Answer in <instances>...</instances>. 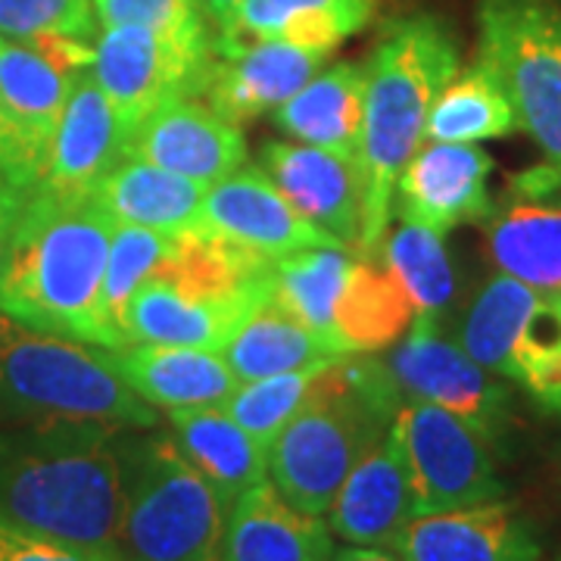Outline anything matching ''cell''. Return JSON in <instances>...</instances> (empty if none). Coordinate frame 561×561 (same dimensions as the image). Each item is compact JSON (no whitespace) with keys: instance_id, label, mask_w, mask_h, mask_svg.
<instances>
[{"instance_id":"obj_7","label":"cell","mask_w":561,"mask_h":561,"mask_svg":"<svg viewBox=\"0 0 561 561\" xmlns=\"http://www.w3.org/2000/svg\"><path fill=\"white\" fill-rule=\"evenodd\" d=\"M478 60L500 81L527 138L561 169V7L556 0H481Z\"/></svg>"},{"instance_id":"obj_24","label":"cell","mask_w":561,"mask_h":561,"mask_svg":"<svg viewBox=\"0 0 561 561\" xmlns=\"http://www.w3.org/2000/svg\"><path fill=\"white\" fill-rule=\"evenodd\" d=\"M169 424L172 440L184 453V459L216 486L228 508L247 490L268 481V446H262L221 405L169 412Z\"/></svg>"},{"instance_id":"obj_41","label":"cell","mask_w":561,"mask_h":561,"mask_svg":"<svg viewBox=\"0 0 561 561\" xmlns=\"http://www.w3.org/2000/svg\"><path fill=\"white\" fill-rule=\"evenodd\" d=\"M512 191H515V197H524V201H559L561 169L552 162L534 165L512 179Z\"/></svg>"},{"instance_id":"obj_27","label":"cell","mask_w":561,"mask_h":561,"mask_svg":"<svg viewBox=\"0 0 561 561\" xmlns=\"http://www.w3.org/2000/svg\"><path fill=\"white\" fill-rule=\"evenodd\" d=\"M483 221L490 260L502 275L561 294V201L518 197Z\"/></svg>"},{"instance_id":"obj_15","label":"cell","mask_w":561,"mask_h":561,"mask_svg":"<svg viewBox=\"0 0 561 561\" xmlns=\"http://www.w3.org/2000/svg\"><path fill=\"white\" fill-rule=\"evenodd\" d=\"M490 172L493 157L474 144L424 140L397 179V216L440 234L468 221H483L493 213L486 191Z\"/></svg>"},{"instance_id":"obj_12","label":"cell","mask_w":561,"mask_h":561,"mask_svg":"<svg viewBox=\"0 0 561 561\" xmlns=\"http://www.w3.org/2000/svg\"><path fill=\"white\" fill-rule=\"evenodd\" d=\"M328 57L331 54L324 50L297 47L290 41L216 32L201 101L234 125L260 119L316 79Z\"/></svg>"},{"instance_id":"obj_39","label":"cell","mask_w":561,"mask_h":561,"mask_svg":"<svg viewBox=\"0 0 561 561\" xmlns=\"http://www.w3.org/2000/svg\"><path fill=\"white\" fill-rule=\"evenodd\" d=\"M0 561H106L79 546L44 537L0 518Z\"/></svg>"},{"instance_id":"obj_26","label":"cell","mask_w":561,"mask_h":561,"mask_svg":"<svg viewBox=\"0 0 561 561\" xmlns=\"http://www.w3.org/2000/svg\"><path fill=\"white\" fill-rule=\"evenodd\" d=\"M378 0H241L219 35L280 38L334 54L343 41L365 28Z\"/></svg>"},{"instance_id":"obj_38","label":"cell","mask_w":561,"mask_h":561,"mask_svg":"<svg viewBox=\"0 0 561 561\" xmlns=\"http://www.w3.org/2000/svg\"><path fill=\"white\" fill-rule=\"evenodd\" d=\"M47 172V153L22 131L0 98V175L20 191H35Z\"/></svg>"},{"instance_id":"obj_20","label":"cell","mask_w":561,"mask_h":561,"mask_svg":"<svg viewBox=\"0 0 561 561\" xmlns=\"http://www.w3.org/2000/svg\"><path fill=\"white\" fill-rule=\"evenodd\" d=\"M268 297H201L150 275L125 312L131 343L221 350Z\"/></svg>"},{"instance_id":"obj_14","label":"cell","mask_w":561,"mask_h":561,"mask_svg":"<svg viewBox=\"0 0 561 561\" xmlns=\"http://www.w3.org/2000/svg\"><path fill=\"white\" fill-rule=\"evenodd\" d=\"M128 157V131L91 66L76 76L50 140L47 172L35 191L62 203L91 201L94 187Z\"/></svg>"},{"instance_id":"obj_16","label":"cell","mask_w":561,"mask_h":561,"mask_svg":"<svg viewBox=\"0 0 561 561\" xmlns=\"http://www.w3.org/2000/svg\"><path fill=\"white\" fill-rule=\"evenodd\" d=\"M262 165L302 219L359 256L365 225L359 162L297 140H272L262 147Z\"/></svg>"},{"instance_id":"obj_6","label":"cell","mask_w":561,"mask_h":561,"mask_svg":"<svg viewBox=\"0 0 561 561\" xmlns=\"http://www.w3.org/2000/svg\"><path fill=\"white\" fill-rule=\"evenodd\" d=\"M119 561H219L228 505L172 437L122 431Z\"/></svg>"},{"instance_id":"obj_29","label":"cell","mask_w":561,"mask_h":561,"mask_svg":"<svg viewBox=\"0 0 561 561\" xmlns=\"http://www.w3.org/2000/svg\"><path fill=\"white\" fill-rule=\"evenodd\" d=\"M415 309L378 256H353L334 309V331L350 353H383L405 337Z\"/></svg>"},{"instance_id":"obj_43","label":"cell","mask_w":561,"mask_h":561,"mask_svg":"<svg viewBox=\"0 0 561 561\" xmlns=\"http://www.w3.org/2000/svg\"><path fill=\"white\" fill-rule=\"evenodd\" d=\"M238 7H241V0H201L203 16L209 20V25H216V32L228 25Z\"/></svg>"},{"instance_id":"obj_31","label":"cell","mask_w":561,"mask_h":561,"mask_svg":"<svg viewBox=\"0 0 561 561\" xmlns=\"http://www.w3.org/2000/svg\"><path fill=\"white\" fill-rule=\"evenodd\" d=\"M76 76L62 72L38 47L0 35V98L22 131L50 157V140Z\"/></svg>"},{"instance_id":"obj_28","label":"cell","mask_w":561,"mask_h":561,"mask_svg":"<svg viewBox=\"0 0 561 561\" xmlns=\"http://www.w3.org/2000/svg\"><path fill=\"white\" fill-rule=\"evenodd\" d=\"M219 353L241 383L343 356V350L324 341L312 328H306L275 297L262 300L260 309L243 321L238 334Z\"/></svg>"},{"instance_id":"obj_10","label":"cell","mask_w":561,"mask_h":561,"mask_svg":"<svg viewBox=\"0 0 561 561\" xmlns=\"http://www.w3.org/2000/svg\"><path fill=\"white\" fill-rule=\"evenodd\" d=\"M213 38L216 32L175 35L140 25H113L98 32L91 72L128 135L165 103L184 98L201 101L213 60Z\"/></svg>"},{"instance_id":"obj_35","label":"cell","mask_w":561,"mask_h":561,"mask_svg":"<svg viewBox=\"0 0 561 561\" xmlns=\"http://www.w3.org/2000/svg\"><path fill=\"white\" fill-rule=\"evenodd\" d=\"M175 247V238H165L160 231L138 228V225H116L113 241H110V260H106V275H103L101 290V319L113 350L128 346V331H125V312L128 302L135 300L147 278L169 260Z\"/></svg>"},{"instance_id":"obj_2","label":"cell","mask_w":561,"mask_h":561,"mask_svg":"<svg viewBox=\"0 0 561 561\" xmlns=\"http://www.w3.org/2000/svg\"><path fill=\"white\" fill-rule=\"evenodd\" d=\"M459 72V44L434 16L393 22L362 62L359 172L365 225L359 256H378L390 231L393 191L424 144L431 106Z\"/></svg>"},{"instance_id":"obj_21","label":"cell","mask_w":561,"mask_h":561,"mask_svg":"<svg viewBox=\"0 0 561 561\" xmlns=\"http://www.w3.org/2000/svg\"><path fill=\"white\" fill-rule=\"evenodd\" d=\"M113 359L140 400L162 412L219 409L241 387L219 350L128 343L113 350Z\"/></svg>"},{"instance_id":"obj_40","label":"cell","mask_w":561,"mask_h":561,"mask_svg":"<svg viewBox=\"0 0 561 561\" xmlns=\"http://www.w3.org/2000/svg\"><path fill=\"white\" fill-rule=\"evenodd\" d=\"M32 191H20L10 181H0V272L13 253V243L20 234L22 213H25V201Z\"/></svg>"},{"instance_id":"obj_13","label":"cell","mask_w":561,"mask_h":561,"mask_svg":"<svg viewBox=\"0 0 561 561\" xmlns=\"http://www.w3.org/2000/svg\"><path fill=\"white\" fill-rule=\"evenodd\" d=\"M203 231L272 262L309 247H343L302 219L262 165H241L206 187Z\"/></svg>"},{"instance_id":"obj_33","label":"cell","mask_w":561,"mask_h":561,"mask_svg":"<svg viewBox=\"0 0 561 561\" xmlns=\"http://www.w3.org/2000/svg\"><path fill=\"white\" fill-rule=\"evenodd\" d=\"M518 128L515 110L481 60L456 72L431 106L424 140L443 144H478V140L505 138Z\"/></svg>"},{"instance_id":"obj_34","label":"cell","mask_w":561,"mask_h":561,"mask_svg":"<svg viewBox=\"0 0 561 561\" xmlns=\"http://www.w3.org/2000/svg\"><path fill=\"white\" fill-rule=\"evenodd\" d=\"M378 260L400 280L415 319L437 321L449 309L456 297V272L446 253V234L415 221H400L397 231L383 234Z\"/></svg>"},{"instance_id":"obj_11","label":"cell","mask_w":561,"mask_h":561,"mask_svg":"<svg viewBox=\"0 0 561 561\" xmlns=\"http://www.w3.org/2000/svg\"><path fill=\"white\" fill-rule=\"evenodd\" d=\"M387 368L402 400L434 402L474 424L483 437L502 440L512 419L505 383L496 381V375L486 371L481 362L471 359L461 343L443 337L437 321H412L405 337L393 343Z\"/></svg>"},{"instance_id":"obj_23","label":"cell","mask_w":561,"mask_h":561,"mask_svg":"<svg viewBox=\"0 0 561 561\" xmlns=\"http://www.w3.org/2000/svg\"><path fill=\"white\" fill-rule=\"evenodd\" d=\"M206 184L175 175L153 162L125 157L94 187L91 203L116 225H138L165 238L203 231Z\"/></svg>"},{"instance_id":"obj_4","label":"cell","mask_w":561,"mask_h":561,"mask_svg":"<svg viewBox=\"0 0 561 561\" xmlns=\"http://www.w3.org/2000/svg\"><path fill=\"white\" fill-rule=\"evenodd\" d=\"M402 393L375 353L324 362L316 390L268 443V481L306 515L324 518L353 465L393 427Z\"/></svg>"},{"instance_id":"obj_3","label":"cell","mask_w":561,"mask_h":561,"mask_svg":"<svg viewBox=\"0 0 561 561\" xmlns=\"http://www.w3.org/2000/svg\"><path fill=\"white\" fill-rule=\"evenodd\" d=\"M113 228L91 201L62 203L32 191L0 272V312L44 334L113 350L101 319Z\"/></svg>"},{"instance_id":"obj_44","label":"cell","mask_w":561,"mask_h":561,"mask_svg":"<svg viewBox=\"0 0 561 561\" xmlns=\"http://www.w3.org/2000/svg\"><path fill=\"white\" fill-rule=\"evenodd\" d=\"M0 181H3V175H0Z\"/></svg>"},{"instance_id":"obj_18","label":"cell","mask_w":561,"mask_h":561,"mask_svg":"<svg viewBox=\"0 0 561 561\" xmlns=\"http://www.w3.org/2000/svg\"><path fill=\"white\" fill-rule=\"evenodd\" d=\"M128 157L209 187L247 162V138L241 125L221 119L197 98H184L153 110L131 128Z\"/></svg>"},{"instance_id":"obj_30","label":"cell","mask_w":561,"mask_h":561,"mask_svg":"<svg viewBox=\"0 0 561 561\" xmlns=\"http://www.w3.org/2000/svg\"><path fill=\"white\" fill-rule=\"evenodd\" d=\"M0 35L38 47L62 72L79 76L94 60V0H0Z\"/></svg>"},{"instance_id":"obj_8","label":"cell","mask_w":561,"mask_h":561,"mask_svg":"<svg viewBox=\"0 0 561 561\" xmlns=\"http://www.w3.org/2000/svg\"><path fill=\"white\" fill-rule=\"evenodd\" d=\"M459 343L486 371L561 412V294L500 272L468 306Z\"/></svg>"},{"instance_id":"obj_22","label":"cell","mask_w":561,"mask_h":561,"mask_svg":"<svg viewBox=\"0 0 561 561\" xmlns=\"http://www.w3.org/2000/svg\"><path fill=\"white\" fill-rule=\"evenodd\" d=\"M334 549L324 518L294 508L262 481L228 508L219 561H328Z\"/></svg>"},{"instance_id":"obj_25","label":"cell","mask_w":561,"mask_h":561,"mask_svg":"<svg viewBox=\"0 0 561 561\" xmlns=\"http://www.w3.org/2000/svg\"><path fill=\"white\" fill-rule=\"evenodd\" d=\"M278 128L297 144L359 160L362 62H337L319 72L275 110Z\"/></svg>"},{"instance_id":"obj_9","label":"cell","mask_w":561,"mask_h":561,"mask_svg":"<svg viewBox=\"0 0 561 561\" xmlns=\"http://www.w3.org/2000/svg\"><path fill=\"white\" fill-rule=\"evenodd\" d=\"M390 431L409 471L415 515L505 500L493 453L496 443L449 409L402 400Z\"/></svg>"},{"instance_id":"obj_42","label":"cell","mask_w":561,"mask_h":561,"mask_svg":"<svg viewBox=\"0 0 561 561\" xmlns=\"http://www.w3.org/2000/svg\"><path fill=\"white\" fill-rule=\"evenodd\" d=\"M328 561H400L390 549H375V546H346L334 549Z\"/></svg>"},{"instance_id":"obj_1","label":"cell","mask_w":561,"mask_h":561,"mask_svg":"<svg viewBox=\"0 0 561 561\" xmlns=\"http://www.w3.org/2000/svg\"><path fill=\"white\" fill-rule=\"evenodd\" d=\"M119 437L81 421L0 424V518L119 561Z\"/></svg>"},{"instance_id":"obj_19","label":"cell","mask_w":561,"mask_h":561,"mask_svg":"<svg viewBox=\"0 0 561 561\" xmlns=\"http://www.w3.org/2000/svg\"><path fill=\"white\" fill-rule=\"evenodd\" d=\"M415 518L412 483L402 461L400 443L387 431L362 456L331 502L324 522L346 546L390 549L400 530Z\"/></svg>"},{"instance_id":"obj_37","label":"cell","mask_w":561,"mask_h":561,"mask_svg":"<svg viewBox=\"0 0 561 561\" xmlns=\"http://www.w3.org/2000/svg\"><path fill=\"white\" fill-rule=\"evenodd\" d=\"M101 28L140 25L175 35H209L213 25L203 16L201 0H94Z\"/></svg>"},{"instance_id":"obj_36","label":"cell","mask_w":561,"mask_h":561,"mask_svg":"<svg viewBox=\"0 0 561 561\" xmlns=\"http://www.w3.org/2000/svg\"><path fill=\"white\" fill-rule=\"evenodd\" d=\"M324 362L294 368V371H284V375H272V378H260V381L241 383L221 409L241 427H247L262 446H268L278 437L280 427L309 402Z\"/></svg>"},{"instance_id":"obj_32","label":"cell","mask_w":561,"mask_h":561,"mask_svg":"<svg viewBox=\"0 0 561 561\" xmlns=\"http://www.w3.org/2000/svg\"><path fill=\"white\" fill-rule=\"evenodd\" d=\"M353 256L356 253L346 247H309L272 265V297L343 353L350 350L334 331V309Z\"/></svg>"},{"instance_id":"obj_5","label":"cell","mask_w":561,"mask_h":561,"mask_svg":"<svg viewBox=\"0 0 561 561\" xmlns=\"http://www.w3.org/2000/svg\"><path fill=\"white\" fill-rule=\"evenodd\" d=\"M81 421L157 427V409L122 378L113 350L35 331L0 312V424Z\"/></svg>"},{"instance_id":"obj_17","label":"cell","mask_w":561,"mask_h":561,"mask_svg":"<svg viewBox=\"0 0 561 561\" xmlns=\"http://www.w3.org/2000/svg\"><path fill=\"white\" fill-rule=\"evenodd\" d=\"M390 552L400 561H540L542 549L530 522L512 502L415 515Z\"/></svg>"}]
</instances>
